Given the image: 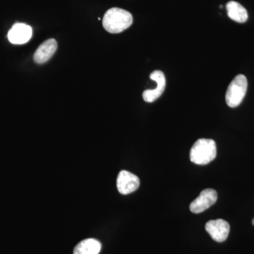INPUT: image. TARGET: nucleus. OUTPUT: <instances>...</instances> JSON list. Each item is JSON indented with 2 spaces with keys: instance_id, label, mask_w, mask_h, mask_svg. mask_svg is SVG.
Instances as JSON below:
<instances>
[{
  "instance_id": "nucleus-1",
  "label": "nucleus",
  "mask_w": 254,
  "mask_h": 254,
  "mask_svg": "<svg viewBox=\"0 0 254 254\" xmlns=\"http://www.w3.org/2000/svg\"><path fill=\"white\" fill-rule=\"evenodd\" d=\"M133 23V16L127 10L111 8L106 11L103 18V26L110 33H120L129 28Z\"/></svg>"
},
{
  "instance_id": "nucleus-2",
  "label": "nucleus",
  "mask_w": 254,
  "mask_h": 254,
  "mask_svg": "<svg viewBox=\"0 0 254 254\" xmlns=\"http://www.w3.org/2000/svg\"><path fill=\"white\" fill-rule=\"evenodd\" d=\"M216 155V143L207 138L197 140L190 150V161L196 165H207L215 160Z\"/></svg>"
},
{
  "instance_id": "nucleus-3",
  "label": "nucleus",
  "mask_w": 254,
  "mask_h": 254,
  "mask_svg": "<svg viewBox=\"0 0 254 254\" xmlns=\"http://www.w3.org/2000/svg\"><path fill=\"white\" fill-rule=\"evenodd\" d=\"M248 82L243 74L237 75L227 88L225 100L230 108H236L242 103L247 93Z\"/></svg>"
},
{
  "instance_id": "nucleus-4",
  "label": "nucleus",
  "mask_w": 254,
  "mask_h": 254,
  "mask_svg": "<svg viewBox=\"0 0 254 254\" xmlns=\"http://www.w3.org/2000/svg\"><path fill=\"white\" fill-rule=\"evenodd\" d=\"M218 199V193L213 189H206L200 192L190 204V209L193 213L198 214L205 211L216 203Z\"/></svg>"
},
{
  "instance_id": "nucleus-5",
  "label": "nucleus",
  "mask_w": 254,
  "mask_h": 254,
  "mask_svg": "<svg viewBox=\"0 0 254 254\" xmlns=\"http://www.w3.org/2000/svg\"><path fill=\"white\" fill-rule=\"evenodd\" d=\"M205 228L211 238L217 242H225L230 230L228 222L222 219L210 220L205 224Z\"/></svg>"
},
{
  "instance_id": "nucleus-6",
  "label": "nucleus",
  "mask_w": 254,
  "mask_h": 254,
  "mask_svg": "<svg viewBox=\"0 0 254 254\" xmlns=\"http://www.w3.org/2000/svg\"><path fill=\"white\" fill-rule=\"evenodd\" d=\"M140 185L139 178L126 170L119 173L117 180V187L121 194L127 195L138 190Z\"/></svg>"
},
{
  "instance_id": "nucleus-7",
  "label": "nucleus",
  "mask_w": 254,
  "mask_h": 254,
  "mask_svg": "<svg viewBox=\"0 0 254 254\" xmlns=\"http://www.w3.org/2000/svg\"><path fill=\"white\" fill-rule=\"evenodd\" d=\"M150 78L157 83L156 88L154 90H145L143 93V98L147 103H153L158 99L164 93L166 86V79L163 71L160 70L153 71L150 74Z\"/></svg>"
},
{
  "instance_id": "nucleus-8",
  "label": "nucleus",
  "mask_w": 254,
  "mask_h": 254,
  "mask_svg": "<svg viewBox=\"0 0 254 254\" xmlns=\"http://www.w3.org/2000/svg\"><path fill=\"white\" fill-rule=\"evenodd\" d=\"M33 35V30L25 23L14 24L8 33V39L14 45H23L28 43Z\"/></svg>"
},
{
  "instance_id": "nucleus-9",
  "label": "nucleus",
  "mask_w": 254,
  "mask_h": 254,
  "mask_svg": "<svg viewBox=\"0 0 254 254\" xmlns=\"http://www.w3.org/2000/svg\"><path fill=\"white\" fill-rule=\"evenodd\" d=\"M58 49V43L53 38L47 40L38 47L36 53L33 55V59L37 64L47 63L53 56Z\"/></svg>"
},
{
  "instance_id": "nucleus-10",
  "label": "nucleus",
  "mask_w": 254,
  "mask_h": 254,
  "mask_svg": "<svg viewBox=\"0 0 254 254\" xmlns=\"http://www.w3.org/2000/svg\"><path fill=\"white\" fill-rule=\"evenodd\" d=\"M227 15L233 21L238 23H245L248 19L247 9L240 3L230 1L226 5Z\"/></svg>"
},
{
  "instance_id": "nucleus-11",
  "label": "nucleus",
  "mask_w": 254,
  "mask_h": 254,
  "mask_svg": "<svg viewBox=\"0 0 254 254\" xmlns=\"http://www.w3.org/2000/svg\"><path fill=\"white\" fill-rule=\"evenodd\" d=\"M101 243L95 239H86L75 247L73 254H99Z\"/></svg>"
},
{
  "instance_id": "nucleus-12",
  "label": "nucleus",
  "mask_w": 254,
  "mask_h": 254,
  "mask_svg": "<svg viewBox=\"0 0 254 254\" xmlns=\"http://www.w3.org/2000/svg\"><path fill=\"white\" fill-rule=\"evenodd\" d=\"M252 224L254 225V218L253 219V220H252Z\"/></svg>"
}]
</instances>
